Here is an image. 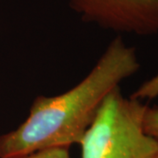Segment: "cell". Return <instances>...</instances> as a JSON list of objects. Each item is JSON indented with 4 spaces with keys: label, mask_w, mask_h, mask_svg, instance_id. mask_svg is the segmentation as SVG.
<instances>
[{
    "label": "cell",
    "mask_w": 158,
    "mask_h": 158,
    "mask_svg": "<svg viewBox=\"0 0 158 158\" xmlns=\"http://www.w3.org/2000/svg\"><path fill=\"white\" fill-rule=\"evenodd\" d=\"M11 158H71V156L69 147H56L41 149Z\"/></svg>",
    "instance_id": "5b68a950"
},
{
    "label": "cell",
    "mask_w": 158,
    "mask_h": 158,
    "mask_svg": "<svg viewBox=\"0 0 158 158\" xmlns=\"http://www.w3.org/2000/svg\"><path fill=\"white\" fill-rule=\"evenodd\" d=\"M156 158H158V151H157V153H156Z\"/></svg>",
    "instance_id": "52a82bcc"
},
{
    "label": "cell",
    "mask_w": 158,
    "mask_h": 158,
    "mask_svg": "<svg viewBox=\"0 0 158 158\" xmlns=\"http://www.w3.org/2000/svg\"><path fill=\"white\" fill-rule=\"evenodd\" d=\"M143 124L148 135L158 140V106H148L144 115Z\"/></svg>",
    "instance_id": "8992f818"
},
{
    "label": "cell",
    "mask_w": 158,
    "mask_h": 158,
    "mask_svg": "<svg viewBox=\"0 0 158 158\" xmlns=\"http://www.w3.org/2000/svg\"><path fill=\"white\" fill-rule=\"evenodd\" d=\"M130 97L138 100H152L158 98V73L143 82Z\"/></svg>",
    "instance_id": "277c9868"
},
{
    "label": "cell",
    "mask_w": 158,
    "mask_h": 158,
    "mask_svg": "<svg viewBox=\"0 0 158 158\" xmlns=\"http://www.w3.org/2000/svg\"><path fill=\"white\" fill-rule=\"evenodd\" d=\"M136 49L117 36L78 84L56 96H38L16 129L0 135V158L79 144L110 92L137 73Z\"/></svg>",
    "instance_id": "6da1fadb"
},
{
    "label": "cell",
    "mask_w": 158,
    "mask_h": 158,
    "mask_svg": "<svg viewBox=\"0 0 158 158\" xmlns=\"http://www.w3.org/2000/svg\"><path fill=\"white\" fill-rule=\"evenodd\" d=\"M85 22L118 34H158V0H67Z\"/></svg>",
    "instance_id": "3957f363"
},
{
    "label": "cell",
    "mask_w": 158,
    "mask_h": 158,
    "mask_svg": "<svg viewBox=\"0 0 158 158\" xmlns=\"http://www.w3.org/2000/svg\"><path fill=\"white\" fill-rule=\"evenodd\" d=\"M148 106L114 89L79 142L81 158H156L158 140L143 124Z\"/></svg>",
    "instance_id": "7a4b0ae2"
}]
</instances>
